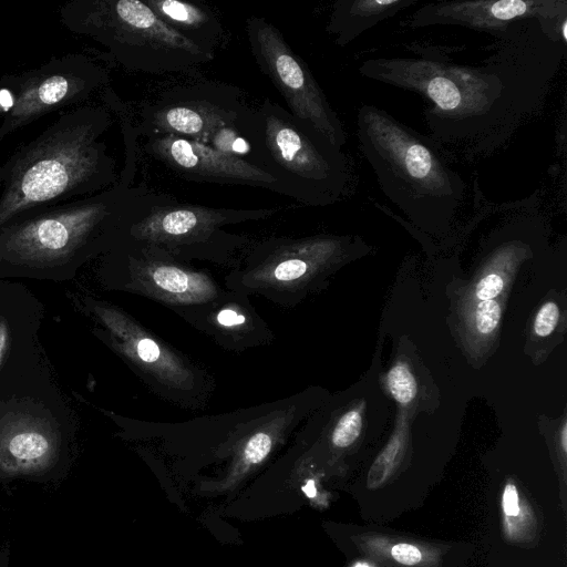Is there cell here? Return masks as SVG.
Returning a JSON list of instances; mask_svg holds the SVG:
<instances>
[{"label":"cell","instance_id":"cell-1","mask_svg":"<svg viewBox=\"0 0 567 567\" xmlns=\"http://www.w3.org/2000/svg\"><path fill=\"white\" fill-rule=\"evenodd\" d=\"M496 38L497 51L481 65L453 62L443 50L425 47L419 58L369 59L359 73L430 102L424 115L435 144L488 152L539 105L566 48L535 18L514 22Z\"/></svg>","mask_w":567,"mask_h":567},{"label":"cell","instance_id":"cell-2","mask_svg":"<svg viewBox=\"0 0 567 567\" xmlns=\"http://www.w3.org/2000/svg\"><path fill=\"white\" fill-rule=\"evenodd\" d=\"M112 122L104 107L82 105L16 152L0 168V227L32 208L113 187L115 161L102 140Z\"/></svg>","mask_w":567,"mask_h":567},{"label":"cell","instance_id":"cell-3","mask_svg":"<svg viewBox=\"0 0 567 567\" xmlns=\"http://www.w3.org/2000/svg\"><path fill=\"white\" fill-rule=\"evenodd\" d=\"M148 189L116 183L92 196L23 212L0 227V265L53 270L107 252Z\"/></svg>","mask_w":567,"mask_h":567},{"label":"cell","instance_id":"cell-4","mask_svg":"<svg viewBox=\"0 0 567 567\" xmlns=\"http://www.w3.org/2000/svg\"><path fill=\"white\" fill-rule=\"evenodd\" d=\"M362 155L385 197L423 227L445 226L461 207L466 185L424 135L371 104L357 114Z\"/></svg>","mask_w":567,"mask_h":567},{"label":"cell","instance_id":"cell-5","mask_svg":"<svg viewBox=\"0 0 567 567\" xmlns=\"http://www.w3.org/2000/svg\"><path fill=\"white\" fill-rule=\"evenodd\" d=\"M61 20L128 71L182 73L214 59V51L183 37L141 0H75L61 9Z\"/></svg>","mask_w":567,"mask_h":567},{"label":"cell","instance_id":"cell-6","mask_svg":"<svg viewBox=\"0 0 567 567\" xmlns=\"http://www.w3.org/2000/svg\"><path fill=\"white\" fill-rule=\"evenodd\" d=\"M255 114L256 165L277 177L292 198L329 206L346 195L351 171L342 148L269 99Z\"/></svg>","mask_w":567,"mask_h":567},{"label":"cell","instance_id":"cell-7","mask_svg":"<svg viewBox=\"0 0 567 567\" xmlns=\"http://www.w3.org/2000/svg\"><path fill=\"white\" fill-rule=\"evenodd\" d=\"M136 133L181 136L256 165L255 109L227 84L204 82L164 91L143 106Z\"/></svg>","mask_w":567,"mask_h":567},{"label":"cell","instance_id":"cell-8","mask_svg":"<svg viewBox=\"0 0 567 567\" xmlns=\"http://www.w3.org/2000/svg\"><path fill=\"white\" fill-rule=\"evenodd\" d=\"M280 210L214 208L179 203L173 195L148 190L123 235L185 262L200 259L226 264L249 245L247 236L229 233L226 226L266 219Z\"/></svg>","mask_w":567,"mask_h":567},{"label":"cell","instance_id":"cell-9","mask_svg":"<svg viewBox=\"0 0 567 567\" xmlns=\"http://www.w3.org/2000/svg\"><path fill=\"white\" fill-rule=\"evenodd\" d=\"M246 32L251 54L286 101L289 112L342 148L347 133L307 63L280 30L262 17H249Z\"/></svg>","mask_w":567,"mask_h":567},{"label":"cell","instance_id":"cell-10","mask_svg":"<svg viewBox=\"0 0 567 567\" xmlns=\"http://www.w3.org/2000/svg\"><path fill=\"white\" fill-rule=\"evenodd\" d=\"M118 289L161 301L176 312L219 298L221 289L205 272L193 269L155 246L122 235L105 252Z\"/></svg>","mask_w":567,"mask_h":567},{"label":"cell","instance_id":"cell-11","mask_svg":"<svg viewBox=\"0 0 567 567\" xmlns=\"http://www.w3.org/2000/svg\"><path fill=\"white\" fill-rule=\"evenodd\" d=\"M340 246L338 238L326 236L264 239L246 248L227 276L226 285L231 291L257 293L276 303L292 306L316 265Z\"/></svg>","mask_w":567,"mask_h":567},{"label":"cell","instance_id":"cell-12","mask_svg":"<svg viewBox=\"0 0 567 567\" xmlns=\"http://www.w3.org/2000/svg\"><path fill=\"white\" fill-rule=\"evenodd\" d=\"M90 307L112 347L156 391L182 403L206 394L207 383L199 371L131 317L101 301L92 300Z\"/></svg>","mask_w":567,"mask_h":567},{"label":"cell","instance_id":"cell-13","mask_svg":"<svg viewBox=\"0 0 567 567\" xmlns=\"http://www.w3.org/2000/svg\"><path fill=\"white\" fill-rule=\"evenodd\" d=\"M13 94L0 138L56 109L87 100L109 82L107 72L86 55L72 53L10 80Z\"/></svg>","mask_w":567,"mask_h":567},{"label":"cell","instance_id":"cell-14","mask_svg":"<svg viewBox=\"0 0 567 567\" xmlns=\"http://www.w3.org/2000/svg\"><path fill=\"white\" fill-rule=\"evenodd\" d=\"M144 150L182 178L247 185L291 197L290 190L266 169L202 143L167 134L145 135Z\"/></svg>","mask_w":567,"mask_h":567},{"label":"cell","instance_id":"cell-15","mask_svg":"<svg viewBox=\"0 0 567 567\" xmlns=\"http://www.w3.org/2000/svg\"><path fill=\"white\" fill-rule=\"evenodd\" d=\"M409 27L460 25L493 37L518 20L535 18L567 35L566 0H466L431 2L416 10Z\"/></svg>","mask_w":567,"mask_h":567},{"label":"cell","instance_id":"cell-16","mask_svg":"<svg viewBox=\"0 0 567 567\" xmlns=\"http://www.w3.org/2000/svg\"><path fill=\"white\" fill-rule=\"evenodd\" d=\"M247 297L229 290L210 302L189 307L177 313L209 334L223 348L243 351L272 340L271 330Z\"/></svg>","mask_w":567,"mask_h":567},{"label":"cell","instance_id":"cell-17","mask_svg":"<svg viewBox=\"0 0 567 567\" xmlns=\"http://www.w3.org/2000/svg\"><path fill=\"white\" fill-rule=\"evenodd\" d=\"M60 440L45 420L6 415L0 422V471L10 475L43 472L59 455Z\"/></svg>","mask_w":567,"mask_h":567},{"label":"cell","instance_id":"cell-18","mask_svg":"<svg viewBox=\"0 0 567 567\" xmlns=\"http://www.w3.org/2000/svg\"><path fill=\"white\" fill-rule=\"evenodd\" d=\"M420 0H337L326 31L339 47H346L381 21L414 6Z\"/></svg>","mask_w":567,"mask_h":567},{"label":"cell","instance_id":"cell-19","mask_svg":"<svg viewBox=\"0 0 567 567\" xmlns=\"http://www.w3.org/2000/svg\"><path fill=\"white\" fill-rule=\"evenodd\" d=\"M166 24L196 44L214 51L224 37L217 16L207 7L181 0L144 1Z\"/></svg>","mask_w":567,"mask_h":567},{"label":"cell","instance_id":"cell-20","mask_svg":"<svg viewBox=\"0 0 567 567\" xmlns=\"http://www.w3.org/2000/svg\"><path fill=\"white\" fill-rule=\"evenodd\" d=\"M403 449V434L400 432L395 433L391 441L388 443L385 449L380 453L368 476V487L377 488L381 485L389 473L393 468L398 455L401 453Z\"/></svg>","mask_w":567,"mask_h":567},{"label":"cell","instance_id":"cell-21","mask_svg":"<svg viewBox=\"0 0 567 567\" xmlns=\"http://www.w3.org/2000/svg\"><path fill=\"white\" fill-rule=\"evenodd\" d=\"M388 386L393 399L401 403H410L417 393L416 380L405 363H396L388 372Z\"/></svg>","mask_w":567,"mask_h":567},{"label":"cell","instance_id":"cell-22","mask_svg":"<svg viewBox=\"0 0 567 567\" xmlns=\"http://www.w3.org/2000/svg\"><path fill=\"white\" fill-rule=\"evenodd\" d=\"M361 430V413L358 410H350L339 419L332 431L331 441L337 447H348L359 437Z\"/></svg>","mask_w":567,"mask_h":567},{"label":"cell","instance_id":"cell-23","mask_svg":"<svg viewBox=\"0 0 567 567\" xmlns=\"http://www.w3.org/2000/svg\"><path fill=\"white\" fill-rule=\"evenodd\" d=\"M501 319V307L494 299L481 300L475 308L474 321L476 330L482 334L493 332Z\"/></svg>","mask_w":567,"mask_h":567},{"label":"cell","instance_id":"cell-24","mask_svg":"<svg viewBox=\"0 0 567 567\" xmlns=\"http://www.w3.org/2000/svg\"><path fill=\"white\" fill-rule=\"evenodd\" d=\"M558 319V306L553 301L546 302L536 315L534 322L535 333L539 337L549 336L556 328Z\"/></svg>","mask_w":567,"mask_h":567},{"label":"cell","instance_id":"cell-25","mask_svg":"<svg viewBox=\"0 0 567 567\" xmlns=\"http://www.w3.org/2000/svg\"><path fill=\"white\" fill-rule=\"evenodd\" d=\"M504 288V280L497 274H488L476 286V297L480 300H491L497 297Z\"/></svg>","mask_w":567,"mask_h":567},{"label":"cell","instance_id":"cell-26","mask_svg":"<svg viewBox=\"0 0 567 567\" xmlns=\"http://www.w3.org/2000/svg\"><path fill=\"white\" fill-rule=\"evenodd\" d=\"M391 556L400 564L412 566L422 560L420 549L413 545L401 543L391 548Z\"/></svg>","mask_w":567,"mask_h":567},{"label":"cell","instance_id":"cell-27","mask_svg":"<svg viewBox=\"0 0 567 567\" xmlns=\"http://www.w3.org/2000/svg\"><path fill=\"white\" fill-rule=\"evenodd\" d=\"M503 511L507 516H517L519 514L518 493L513 484H507L504 488Z\"/></svg>","mask_w":567,"mask_h":567},{"label":"cell","instance_id":"cell-28","mask_svg":"<svg viewBox=\"0 0 567 567\" xmlns=\"http://www.w3.org/2000/svg\"><path fill=\"white\" fill-rule=\"evenodd\" d=\"M10 344V329L7 320L0 316V364Z\"/></svg>","mask_w":567,"mask_h":567},{"label":"cell","instance_id":"cell-29","mask_svg":"<svg viewBox=\"0 0 567 567\" xmlns=\"http://www.w3.org/2000/svg\"><path fill=\"white\" fill-rule=\"evenodd\" d=\"M303 492L309 496V497H313L316 495V487H315V484L312 481H309L305 487H303Z\"/></svg>","mask_w":567,"mask_h":567},{"label":"cell","instance_id":"cell-30","mask_svg":"<svg viewBox=\"0 0 567 567\" xmlns=\"http://www.w3.org/2000/svg\"><path fill=\"white\" fill-rule=\"evenodd\" d=\"M560 441H561L563 451L566 452L567 451V426H566V424L563 425Z\"/></svg>","mask_w":567,"mask_h":567},{"label":"cell","instance_id":"cell-31","mask_svg":"<svg viewBox=\"0 0 567 567\" xmlns=\"http://www.w3.org/2000/svg\"><path fill=\"white\" fill-rule=\"evenodd\" d=\"M354 567H369V566H368V565H365V564H358V565H355Z\"/></svg>","mask_w":567,"mask_h":567}]
</instances>
